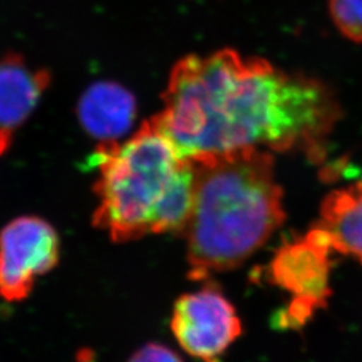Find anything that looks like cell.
Masks as SVG:
<instances>
[{"instance_id":"6da1fadb","label":"cell","mask_w":362,"mask_h":362,"mask_svg":"<svg viewBox=\"0 0 362 362\" xmlns=\"http://www.w3.org/2000/svg\"><path fill=\"white\" fill-rule=\"evenodd\" d=\"M339 117L321 81L223 49L181 58L153 118L182 155L199 160L247 148L320 156Z\"/></svg>"},{"instance_id":"7a4b0ae2","label":"cell","mask_w":362,"mask_h":362,"mask_svg":"<svg viewBox=\"0 0 362 362\" xmlns=\"http://www.w3.org/2000/svg\"><path fill=\"white\" fill-rule=\"evenodd\" d=\"M194 202L181 235L189 278L207 281L252 257L285 221L274 156L247 148L191 160Z\"/></svg>"},{"instance_id":"3957f363","label":"cell","mask_w":362,"mask_h":362,"mask_svg":"<svg viewBox=\"0 0 362 362\" xmlns=\"http://www.w3.org/2000/svg\"><path fill=\"white\" fill-rule=\"evenodd\" d=\"M93 224L116 243L181 233L194 202V163L155 118L124 143L98 146Z\"/></svg>"},{"instance_id":"277c9868","label":"cell","mask_w":362,"mask_h":362,"mask_svg":"<svg viewBox=\"0 0 362 362\" xmlns=\"http://www.w3.org/2000/svg\"><path fill=\"white\" fill-rule=\"evenodd\" d=\"M333 251L330 235L317 226L303 238L286 243L275 252L269 276L274 285L291 296L288 306L278 314L279 326L298 329L327 305L332 296Z\"/></svg>"},{"instance_id":"5b68a950","label":"cell","mask_w":362,"mask_h":362,"mask_svg":"<svg viewBox=\"0 0 362 362\" xmlns=\"http://www.w3.org/2000/svg\"><path fill=\"white\" fill-rule=\"evenodd\" d=\"M170 330L187 354L216 362L242 336L243 327L231 300L218 286L207 284L176 300Z\"/></svg>"},{"instance_id":"8992f818","label":"cell","mask_w":362,"mask_h":362,"mask_svg":"<svg viewBox=\"0 0 362 362\" xmlns=\"http://www.w3.org/2000/svg\"><path fill=\"white\" fill-rule=\"evenodd\" d=\"M59 252V236L49 221L37 216L10 221L0 233V298L26 299L39 276L57 266Z\"/></svg>"},{"instance_id":"52a82bcc","label":"cell","mask_w":362,"mask_h":362,"mask_svg":"<svg viewBox=\"0 0 362 362\" xmlns=\"http://www.w3.org/2000/svg\"><path fill=\"white\" fill-rule=\"evenodd\" d=\"M50 83V71L28 65L22 55L10 52L0 58V156L10 151L16 132Z\"/></svg>"},{"instance_id":"ba28073f","label":"cell","mask_w":362,"mask_h":362,"mask_svg":"<svg viewBox=\"0 0 362 362\" xmlns=\"http://www.w3.org/2000/svg\"><path fill=\"white\" fill-rule=\"evenodd\" d=\"M82 128L100 146L119 143L137 116L134 95L124 86L110 81L93 83L83 93L77 106Z\"/></svg>"},{"instance_id":"9c48e42d","label":"cell","mask_w":362,"mask_h":362,"mask_svg":"<svg viewBox=\"0 0 362 362\" xmlns=\"http://www.w3.org/2000/svg\"><path fill=\"white\" fill-rule=\"evenodd\" d=\"M318 227L330 235L334 251L362 263V177L325 197Z\"/></svg>"},{"instance_id":"30bf717a","label":"cell","mask_w":362,"mask_h":362,"mask_svg":"<svg viewBox=\"0 0 362 362\" xmlns=\"http://www.w3.org/2000/svg\"><path fill=\"white\" fill-rule=\"evenodd\" d=\"M337 28L350 40L362 43V0H329Z\"/></svg>"},{"instance_id":"8fae6325","label":"cell","mask_w":362,"mask_h":362,"mask_svg":"<svg viewBox=\"0 0 362 362\" xmlns=\"http://www.w3.org/2000/svg\"><path fill=\"white\" fill-rule=\"evenodd\" d=\"M127 362H184L177 351L158 342H149L136 350Z\"/></svg>"}]
</instances>
